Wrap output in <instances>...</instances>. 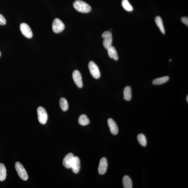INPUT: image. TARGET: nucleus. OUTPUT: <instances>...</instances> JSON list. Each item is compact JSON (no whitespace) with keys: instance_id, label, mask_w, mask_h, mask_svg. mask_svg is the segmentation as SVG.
Instances as JSON below:
<instances>
[{"instance_id":"6e6552de","label":"nucleus","mask_w":188,"mask_h":188,"mask_svg":"<svg viewBox=\"0 0 188 188\" xmlns=\"http://www.w3.org/2000/svg\"><path fill=\"white\" fill-rule=\"evenodd\" d=\"M108 167V162L105 157L102 158L100 160L98 171L99 174L104 175L106 173Z\"/></svg>"},{"instance_id":"4468645a","label":"nucleus","mask_w":188,"mask_h":188,"mask_svg":"<svg viewBox=\"0 0 188 188\" xmlns=\"http://www.w3.org/2000/svg\"><path fill=\"white\" fill-rule=\"evenodd\" d=\"M123 185L124 188H132L133 187L132 181L128 176L126 175L123 177Z\"/></svg>"},{"instance_id":"4be33fe9","label":"nucleus","mask_w":188,"mask_h":188,"mask_svg":"<svg viewBox=\"0 0 188 188\" xmlns=\"http://www.w3.org/2000/svg\"><path fill=\"white\" fill-rule=\"evenodd\" d=\"M137 139L139 143L142 146L145 147L147 145V141L146 137L143 134L140 133L137 136Z\"/></svg>"},{"instance_id":"a878e982","label":"nucleus","mask_w":188,"mask_h":188,"mask_svg":"<svg viewBox=\"0 0 188 188\" xmlns=\"http://www.w3.org/2000/svg\"><path fill=\"white\" fill-rule=\"evenodd\" d=\"M169 61H170V62H171V59H170Z\"/></svg>"},{"instance_id":"aec40b11","label":"nucleus","mask_w":188,"mask_h":188,"mask_svg":"<svg viewBox=\"0 0 188 188\" xmlns=\"http://www.w3.org/2000/svg\"><path fill=\"white\" fill-rule=\"evenodd\" d=\"M122 5L124 9L128 12H131L133 8L128 0H122Z\"/></svg>"},{"instance_id":"a211bd4d","label":"nucleus","mask_w":188,"mask_h":188,"mask_svg":"<svg viewBox=\"0 0 188 188\" xmlns=\"http://www.w3.org/2000/svg\"><path fill=\"white\" fill-rule=\"evenodd\" d=\"M78 121L79 123L82 126L87 125L90 122L89 119L85 114H83L79 117Z\"/></svg>"},{"instance_id":"2eb2a0df","label":"nucleus","mask_w":188,"mask_h":188,"mask_svg":"<svg viewBox=\"0 0 188 188\" xmlns=\"http://www.w3.org/2000/svg\"><path fill=\"white\" fill-rule=\"evenodd\" d=\"M169 80V77L168 76H163L155 79L153 81L152 83L154 85H161V84L166 83Z\"/></svg>"},{"instance_id":"dca6fc26","label":"nucleus","mask_w":188,"mask_h":188,"mask_svg":"<svg viewBox=\"0 0 188 188\" xmlns=\"http://www.w3.org/2000/svg\"><path fill=\"white\" fill-rule=\"evenodd\" d=\"M155 22L156 25L163 34H165V30L162 19L159 16L156 17L155 18Z\"/></svg>"},{"instance_id":"7ed1b4c3","label":"nucleus","mask_w":188,"mask_h":188,"mask_svg":"<svg viewBox=\"0 0 188 188\" xmlns=\"http://www.w3.org/2000/svg\"><path fill=\"white\" fill-rule=\"evenodd\" d=\"M15 168L17 174L20 178L24 181L27 180L28 177L27 172L22 164L19 162H16Z\"/></svg>"},{"instance_id":"0eeeda50","label":"nucleus","mask_w":188,"mask_h":188,"mask_svg":"<svg viewBox=\"0 0 188 188\" xmlns=\"http://www.w3.org/2000/svg\"><path fill=\"white\" fill-rule=\"evenodd\" d=\"M20 28L21 32L25 37L28 38H31L33 37L32 31L27 24L24 23L21 24Z\"/></svg>"},{"instance_id":"9d476101","label":"nucleus","mask_w":188,"mask_h":188,"mask_svg":"<svg viewBox=\"0 0 188 188\" xmlns=\"http://www.w3.org/2000/svg\"><path fill=\"white\" fill-rule=\"evenodd\" d=\"M71 168L73 171L75 173H78L80 169V161L79 158L77 156L74 157L71 164Z\"/></svg>"},{"instance_id":"bb28decb","label":"nucleus","mask_w":188,"mask_h":188,"mask_svg":"<svg viewBox=\"0 0 188 188\" xmlns=\"http://www.w3.org/2000/svg\"><path fill=\"white\" fill-rule=\"evenodd\" d=\"M1 52H0V57H1Z\"/></svg>"},{"instance_id":"6ab92c4d","label":"nucleus","mask_w":188,"mask_h":188,"mask_svg":"<svg viewBox=\"0 0 188 188\" xmlns=\"http://www.w3.org/2000/svg\"><path fill=\"white\" fill-rule=\"evenodd\" d=\"M6 177V170L3 163H0V181H3Z\"/></svg>"},{"instance_id":"423d86ee","label":"nucleus","mask_w":188,"mask_h":188,"mask_svg":"<svg viewBox=\"0 0 188 188\" xmlns=\"http://www.w3.org/2000/svg\"><path fill=\"white\" fill-rule=\"evenodd\" d=\"M65 26L60 19L56 18L53 21L52 24V29L55 33H60L64 30Z\"/></svg>"},{"instance_id":"20e7f679","label":"nucleus","mask_w":188,"mask_h":188,"mask_svg":"<svg viewBox=\"0 0 188 188\" xmlns=\"http://www.w3.org/2000/svg\"><path fill=\"white\" fill-rule=\"evenodd\" d=\"M37 112L39 122L42 124L46 123L48 119V116L45 109L42 107H38Z\"/></svg>"},{"instance_id":"5701e85b","label":"nucleus","mask_w":188,"mask_h":188,"mask_svg":"<svg viewBox=\"0 0 188 188\" xmlns=\"http://www.w3.org/2000/svg\"><path fill=\"white\" fill-rule=\"evenodd\" d=\"M6 24V19L2 15L0 14V25H4Z\"/></svg>"},{"instance_id":"1a4fd4ad","label":"nucleus","mask_w":188,"mask_h":188,"mask_svg":"<svg viewBox=\"0 0 188 188\" xmlns=\"http://www.w3.org/2000/svg\"><path fill=\"white\" fill-rule=\"evenodd\" d=\"M73 78L77 87L81 88L83 87V82L81 75L78 71L75 70L73 73Z\"/></svg>"},{"instance_id":"f8f14e48","label":"nucleus","mask_w":188,"mask_h":188,"mask_svg":"<svg viewBox=\"0 0 188 188\" xmlns=\"http://www.w3.org/2000/svg\"><path fill=\"white\" fill-rule=\"evenodd\" d=\"M74 156L71 153H69L65 156L63 160V165L67 169L71 168V164Z\"/></svg>"},{"instance_id":"f257e3e1","label":"nucleus","mask_w":188,"mask_h":188,"mask_svg":"<svg viewBox=\"0 0 188 188\" xmlns=\"http://www.w3.org/2000/svg\"><path fill=\"white\" fill-rule=\"evenodd\" d=\"M73 6L77 11L83 13H87L91 10V7L85 1L77 0L73 3Z\"/></svg>"},{"instance_id":"39448f33","label":"nucleus","mask_w":188,"mask_h":188,"mask_svg":"<svg viewBox=\"0 0 188 188\" xmlns=\"http://www.w3.org/2000/svg\"><path fill=\"white\" fill-rule=\"evenodd\" d=\"M89 71L92 76L95 79L99 78L101 77V73L97 65L93 61H91L89 64Z\"/></svg>"},{"instance_id":"f3484780","label":"nucleus","mask_w":188,"mask_h":188,"mask_svg":"<svg viewBox=\"0 0 188 188\" xmlns=\"http://www.w3.org/2000/svg\"><path fill=\"white\" fill-rule=\"evenodd\" d=\"M124 99L126 101H130L132 98V90L131 87L127 86L125 88L123 91Z\"/></svg>"},{"instance_id":"393cba45","label":"nucleus","mask_w":188,"mask_h":188,"mask_svg":"<svg viewBox=\"0 0 188 188\" xmlns=\"http://www.w3.org/2000/svg\"><path fill=\"white\" fill-rule=\"evenodd\" d=\"M187 102H188V96H187Z\"/></svg>"},{"instance_id":"9b49d317","label":"nucleus","mask_w":188,"mask_h":188,"mask_svg":"<svg viewBox=\"0 0 188 188\" xmlns=\"http://www.w3.org/2000/svg\"><path fill=\"white\" fill-rule=\"evenodd\" d=\"M108 124L110 132L112 134L114 135H117L119 132V129L115 121L113 119H108Z\"/></svg>"},{"instance_id":"ddd939ff","label":"nucleus","mask_w":188,"mask_h":188,"mask_svg":"<svg viewBox=\"0 0 188 188\" xmlns=\"http://www.w3.org/2000/svg\"><path fill=\"white\" fill-rule=\"evenodd\" d=\"M108 53L110 58L117 61L119 59L118 55L117 50L113 46L110 47L108 50Z\"/></svg>"},{"instance_id":"b1692460","label":"nucleus","mask_w":188,"mask_h":188,"mask_svg":"<svg viewBox=\"0 0 188 188\" xmlns=\"http://www.w3.org/2000/svg\"><path fill=\"white\" fill-rule=\"evenodd\" d=\"M181 21L182 23L188 26V18L187 17H184L181 18Z\"/></svg>"},{"instance_id":"f03ea898","label":"nucleus","mask_w":188,"mask_h":188,"mask_svg":"<svg viewBox=\"0 0 188 188\" xmlns=\"http://www.w3.org/2000/svg\"><path fill=\"white\" fill-rule=\"evenodd\" d=\"M102 37L104 38L103 42V46L105 49L108 50L112 46L113 37L112 33L110 31H105L102 35Z\"/></svg>"},{"instance_id":"412c9836","label":"nucleus","mask_w":188,"mask_h":188,"mask_svg":"<svg viewBox=\"0 0 188 188\" xmlns=\"http://www.w3.org/2000/svg\"><path fill=\"white\" fill-rule=\"evenodd\" d=\"M59 103L61 108L63 111H66L68 110V104L66 99L63 98H61Z\"/></svg>"}]
</instances>
